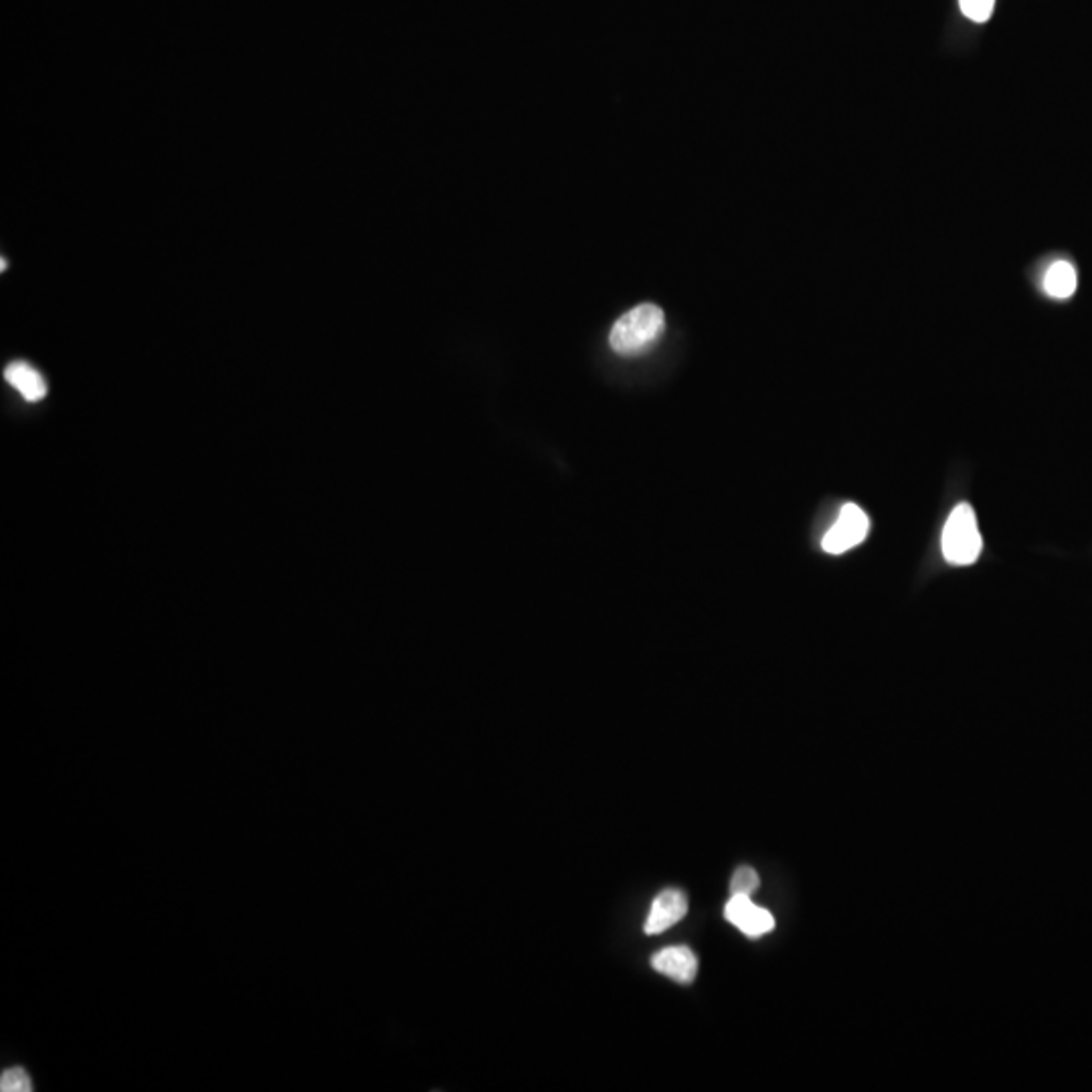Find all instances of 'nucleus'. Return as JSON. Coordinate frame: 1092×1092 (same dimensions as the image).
I'll return each instance as SVG.
<instances>
[{
    "label": "nucleus",
    "mask_w": 1092,
    "mask_h": 1092,
    "mask_svg": "<svg viewBox=\"0 0 1092 1092\" xmlns=\"http://www.w3.org/2000/svg\"><path fill=\"white\" fill-rule=\"evenodd\" d=\"M651 967L680 986H690L698 975V957L690 947H668L651 957Z\"/></svg>",
    "instance_id": "5"
},
{
    "label": "nucleus",
    "mask_w": 1092,
    "mask_h": 1092,
    "mask_svg": "<svg viewBox=\"0 0 1092 1092\" xmlns=\"http://www.w3.org/2000/svg\"><path fill=\"white\" fill-rule=\"evenodd\" d=\"M5 379L28 403H37L47 395V383L43 374L28 363H10L5 368Z\"/></svg>",
    "instance_id": "7"
},
{
    "label": "nucleus",
    "mask_w": 1092,
    "mask_h": 1092,
    "mask_svg": "<svg viewBox=\"0 0 1092 1092\" xmlns=\"http://www.w3.org/2000/svg\"><path fill=\"white\" fill-rule=\"evenodd\" d=\"M30 1088V1076L23 1068H9L3 1072L0 1079V1090L3 1092H28Z\"/></svg>",
    "instance_id": "11"
},
{
    "label": "nucleus",
    "mask_w": 1092,
    "mask_h": 1092,
    "mask_svg": "<svg viewBox=\"0 0 1092 1092\" xmlns=\"http://www.w3.org/2000/svg\"><path fill=\"white\" fill-rule=\"evenodd\" d=\"M664 328L666 318L662 308L655 304H639L613 324L610 345L621 356H637L650 350L660 340Z\"/></svg>",
    "instance_id": "1"
},
{
    "label": "nucleus",
    "mask_w": 1092,
    "mask_h": 1092,
    "mask_svg": "<svg viewBox=\"0 0 1092 1092\" xmlns=\"http://www.w3.org/2000/svg\"><path fill=\"white\" fill-rule=\"evenodd\" d=\"M961 12L973 23H986L993 14L995 0H959Z\"/></svg>",
    "instance_id": "10"
},
{
    "label": "nucleus",
    "mask_w": 1092,
    "mask_h": 1092,
    "mask_svg": "<svg viewBox=\"0 0 1092 1092\" xmlns=\"http://www.w3.org/2000/svg\"><path fill=\"white\" fill-rule=\"evenodd\" d=\"M688 913V898L678 888H668L653 898L651 911L646 920L648 934H660L672 929Z\"/></svg>",
    "instance_id": "6"
},
{
    "label": "nucleus",
    "mask_w": 1092,
    "mask_h": 1092,
    "mask_svg": "<svg viewBox=\"0 0 1092 1092\" xmlns=\"http://www.w3.org/2000/svg\"><path fill=\"white\" fill-rule=\"evenodd\" d=\"M870 533L868 514L857 504H846L839 510L836 524L821 540V549L830 555H841L866 540Z\"/></svg>",
    "instance_id": "3"
},
{
    "label": "nucleus",
    "mask_w": 1092,
    "mask_h": 1092,
    "mask_svg": "<svg viewBox=\"0 0 1092 1092\" xmlns=\"http://www.w3.org/2000/svg\"><path fill=\"white\" fill-rule=\"evenodd\" d=\"M983 549L975 512L970 504H959L949 514L943 528V555L947 563L967 567L973 565Z\"/></svg>",
    "instance_id": "2"
},
{
    "label": "nucleus",
    "mask_w": 1092,
    "mask_h": 1092,
    "mask_svg": "<svg viewBox=\"0 0 1092 1092\" xmlns=\"http://www.w3.org/2000/svg\"><path fill=\"white\" fill-rule=\"evenodd\" d=\"M725 916L730 925H735L751 939L763 937V934H767L775 929L773 914L757 907L751 896L732 894L725 907Z\"/></svg>",
    "instance_id": "4"
},
{
    "label": "nucleus",
    "mask_w": 1092,
    "mask_h": 1092,
    "mask_svg": "<svg viewBox=\"0 0 1092 1092\" xmlns=\"http://www.w3.org/2000/svg\"><path fill=\"white\" fill-rule=\"evenodd\" d=\"M1079 286V277H1076L1074 265L1068 261H1056L1052 263L1046 275H1044V290L1056 300H1068Z\"/></svg>",
    "instance_id": "8"
},
{
    "label": "nucleus",
    "mask_w": 1092,
    "mask_h": 1092,
    "mask_svg": "<svg viewBox=\"0 0 1092 1092\" xmlns=\"http://www.w3.org/2000/svg\"><path fill=\"white\" fill-rule=\"evenodd\" d=\"M759 886H761L759 874L751 866H741V868H737L735 874H732V880H730V893L732 894L753 896L759 891Z\"/></svg>",
    "instance_id": "9"
}]
</instances>
